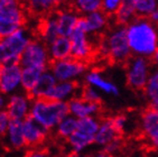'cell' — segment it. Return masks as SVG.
Listing matches in <instances>:
<instances>
[{
	"label": "cell",
	"mask_w": 158,
	"mask_h": 157,
	"mask_svg": "<svg viewBox=\"0 0 158 157\" xmlns=\"http://www.w3.org/2000/svg\"><path fill=\"white\" fill-rule=\"evenodd\" d=\"M126 28L132 55L152 58L158 49V25L150 17L137 16Z\"/></svg>",
	"instance_id": "6da1fadb"
},
{
	"label": "cell",
	"mask_w": 158,
	"mask_h": 157,
	"mask_svg": "<svg viewBox=\"0 0 158 157\" xmlns=\"http://www.w3.org/2000/svg\"><path fill=\"white\" fill-rule=\"evenodd\" d=\"M23 128H24L26 146L28 147H37L43 144L48 131L31 117H28L23 120Z\"/></svg>",
	"instance_id": "2e32d148"
},
{
	"label": "cell",
	"mask_w": 158,
	"mask_h": 157,
	"mask_svg": "<svg viewBox=\"0 0 158 157\" xmlns=\"http://www.w3.org/2000/svg\"><path fill=\"white\" fill-rule=\"evenodd\" d=\"M79 24L90 35L100 34L108 26V15L103 10H95V11L85 14L83 17H81Z\"/></svg>",
	"instance_id": "e0dca14e"
},
{
	"label": "cell",
	"mask_w": 158,
	"mask_h": 157,
	"mask_svg": "<svg viewBox=\"0 0 158 157\" xmlns=\"http://www.w3.org/2000/svg\"><path fill=\"white\" fill-rule=\"evenodd\" d=\"M119 149H120V139L111 142L109 145H106V147H103V151L102 153L104 154V156L106 155H113L116 154V153H118Z\"/></svg>",
	"instance_id": "d590c367"
},
{
	"label": "cell",
	"mask_w": 158,
	"mask_h": 157,
	"mask_svg": "<svg viewBox=\"0 0 158 157\" xmlns=\"http://www.w3.org/2000/svg\"><path fill=\"white\" fill-rule=\"evenodd\" d=\"M51 71L57 78V81H74L76 82L88 72L86 63L84 61L70 56L63 60L53 61Z\"/></svg>",
	"instance_id": "9c48e42d"
},
{
	"label": "cell",
	"mask_w": 158,
	"mask_h": 157,
	"mask_svg": "<svg viewBox=\"0 0 158 157\" xmlns=\"http://www.w3.org/2000/svg\"><path fill=\"white\" fill-rule=\"evenodd\" d=\"M31 40V32L25 27L0 38V65L19 63L23 52Z\"/></svg>",
	"instance_id": "277c9868"
},
{
	"label": "cell",
	"mask_w": 158,
	"mask_h": 157,
	"mask_svg": "<svg viewBox=\"0 0 158 157\" xmlns=\"http://www.w3.org/2000/svg\"><path fill=\"white\" fill-rule=\"evenodd\" d=\"M149 107L158 109V69H152L148 83L143 89Z\"/></svg>",
	"instance_id": "f1b7e54d"
},
{
	"label": "cell",
	"mask_w": 158,
	"mask_h": 157,
	"mask_svg": "<svg viewBox=\"0 0 158 157\" xmlns=\"http://www.w3.org/2000/svg\"><path fill=\"white\" fill-rule=\"evenodd\" d=\"M69 111L72 116L77 119L85 117L98 116L101 112V103L92 102L84 99L81 95H76L72 100L69 101Z\"/></svg>",
	"instance_id": "5bb4252c"
},
{
	"label": "cell",
	"mask_w": 158,
	"mask_h": 157,
	"mask_svg": "<svg viewBox=\"0 0 158 157\" xmlns=\"http://www.w3.org/2000/svg\"><path fill=\"white\" fill-rule=\"evenodd\" d=\"M79 85L74 81H57L49 94V99L69 102L77 95Z\"/></svg>",
	"instance_id": "603a6c76"
},
{
	"label": "cell",
	"mask_w": 158,
	"mask_h": 157,
	"mask_svg": "<svg viewBox=\"0 0 158 157\" xmlns=\"http://www.w3.org/2000/svg\"><path fill=\"white\" fill-rule=\"evenodd\" d=\"M56 83H57V78H55L52 71L51 70H45V71H43L40 80L36 83V85L34 87L33 90L29 92V94H31V97L33 99L49 98V94H51V92H52L53 88L55 87Z\"/></svg>",
	"instance_id": "44dd1931"
},
{
	"label": "cell",
	"mask_w": 158,
	"mask_h": 157,
	"mask_svg": "<svg viewBox=\"0 0 158 157\" xmlns=\"http://www.w3.org/2000/svg\"><path fill=\"white\" fill-rule=\"evenodd\" d=\"M81 97L92 102H101V92L92 85H85L81 91Z\"/></svg>",
	"instance_id": "1f68e13d"
},
{
	"label": "cell",
	"mask_w": 158,
	"mask_h": 157,
	"mask_svg": "<svg viewBox=\"0 0 158 157\" xmlns=\"http://www.w3.org/2000/svg\"><path fill=\"white\" fill-rule=\"evenodd\" d=\"M43 73V70L31 66H23L21 72V88L26 92H31L36 85Z\"/></svg>",
	"instance_id": "83f0119b"
},
{
	"label": "cell",
	"mask_w": 158,
	"mask_h": 157,
	"mask_svg": "<svg viewBox=\"0 0 158 157\" xmlns=\"http://www.w3.org/2000/svg\"><path fill=\"white\" fill-rule=\"evenodd\" d=\"M52 61H58L72 56V44L70 37L58 36L47 44Z\"/></svg>",
	"instance_id": "7402d4cb"
},
{
	"label": "cell",
	"mask_w": 158,
	"mask_h": 157,
	"mask_svg": "<svg viewBox=\"0 0 158 157\" xmlns=\"http://www.w3.org/2000/svg\"><path fill=\"white\" fill-rule=\"evenodd\" d=\"M26 14L20 0H0V38L24 27Z\"/></svg>",
	"instance_id": "8992f818"
},
{
	"label": "cell",
	"mask_w": 158,
	"mask_h": 157,
	"mask_svg": "<svg viewBox=\"0 0 158 157\" xmlns=\"http://www.w3.org/2000/svg\"><path fill=\"white\" fill-rule=\"evenodd\" d=\"M152 61L154 66H155L156 69H158V49H157V52H156L155 54H154V56L152 57Z\"/></svg>",
	"instance_id": "f35d334b"
},
{
	"label": "cell",
	"mask_w": 158,
	"mask_h": 157,
	"mask_svg": "<svg viewBox=\"0 0 158 157\" xmlns=\"http://www.w3.org/2000/svg\"><path fill=\"white\" fill-rule=\"evenodd\" d=\"M28 92H16L8 95L7 99L6 111L9 115L10 119L14 120H25L31 115V108L33 100L29 97Z\"/></svg>",
	"instance_id": "7c38bea8"
},
{
	"label": "cell",
	"mask_w": 158,
	"mask_h": 157,
	"mask_svg": "<svg viewBox=\"0 0 158 157\" xmlns=\"http://www.w3.org/2000/svg\"><path fill=\"white\" fill-rule=\"evenodd\" d=\"M100 121L98 116L79 119L77 129L72 136L66 139L69 148L73 154H82L92 144H94L95 134L99 129Z\"/></svg>",
	"instance_id": "5b68a950"
},
{
	"label": "cell",
	"mask_w": 158,
	"mask_h": 157,
	"mask_svg": "<svg viewBox=\"0 0 158 157\" xmlns=\"http://www.w3.org/2000/svg\"><path fill=\"white\" fill-rule=\"evenodd\" d=\"M137 16L152 17L158 7V0H134Z\"/></svg>",
	"instance_id": "f546056e"
},
{
	"label": "cell",
	"mask_w": 158,
	"mask_h": 157,
	"mask_svg": "<svg viewBox=\"0 0 158 157\" xmlns=\"http://www.w3.org/2000/svg\"><path fill=\"white\" fill-rule=\"evenodd\" d=\"M149 144H150V146H152V148H155L156 151H158V140H154V142H150Z\"/></svg>",
	"instance_id": "60d3db41"
},
{
	"label": "cell",
	"mask_w": 158,
	"mask_h": 157,
	"mask_svg": "<svg viewBox=\"0 0 158 157\" xmlns=\"http://www.w3.org/2000/svg\"><path fill=\"white\" fill-rule=\"evenodd\" d=\"M121 137V134L116 128L112 121V118H106L100 121V126L95 134L94 144L100 147H106L111 142L119 140Z\"/></svg>",
	"instance_id": "ac0fdd59"
},
{
	"label": "cell",
	"mask_w": 158,
	"mask_h": 157,
	"mask_svg": "<svg viewBox=\"0 0 158 157\" xmlns=\"http://www.w3.org/2000/svg\"><path fill=\"white\" fill-rule=\"evenodd\" d=\"M7 95L5 93H2L1 91H0V111L1 110H6V106H7V99L6 98Z\"/></svg>",
	"instance_id": "8d00e7d4"
},
{
	"label": "cell",
	"mask_w": 158,
	"mask_h": 157,
	"mask_svg": "<svg viewBox=\"0 0 158 157\" xmlns=\"http://www.w3.org/2000/svg\"><path fill=\"white\" fill-rule=\"evenodd\" d=\"M64 0H26L27 8L35 15H45L53 11Z\"/></svg>",
	"instance_id": "484cf974"
},
{
	"label": "cell",
	"mask_w": 158,
	"mask_h": 157,
	"mask_svg": "<svg viewBox=\"0 0 158 157\" xmlns=\"http://www.w3.org/2000/svg\"><path fill=\"white\" fill-rule=\"evenodd\" d=\"M99 51L114 63H126L132 56L126 26L118 25L116 28L110 30L101 40Z\"/></svg>",
	"instance_id": "3957f363"
},
{
	"label": "cell",
	"mask_w": 158,
	"mask_h": 157,
	"mask_svg": "<svg viewBox=\"0 0 158 157\" xmlns=\"http://www.w3.org/2000/svg\"><path fill=\"white\" fill-rule=\"evenodd\" d=\"M21 72L23 66L20 63H10L1 65L0 74V91L8 97L10 94L20 91Z\"/></svg>",
	"instance_id": "8fae6325"
},
{
	"label": "cell",
	"mask_w": 158,
	"mask_h": 157,
	"mask_svg": "<svg viewBox=\"0 0 158 157\" xmlns=\"http://www.w3.org/2000/svg\"><path fill=\"white\" fill-rule=\"evenodd\" d=\"M38 33L42 40L48 44L52 40H54L56 37L61 36L60 35V30H58L57 19L55 14H51L46 17L44 20L40 23V28H38Z\"/></svg>",
	"instance_id": "cb8c5ba5"
},
{
	"label": "cell",
	"mask_w": 158,
	"mask_h": 157,
	"mask_svg": "<svg viewBox=\"0 0 158 157\" xmlns=\"http://www.w3.org/2000/svg\"><path fill=\"white\" fill-rule=\"evenodd\" d=\"M48 46L42 39H31L21 54L19 63L21 66H31L47 70L51 62Z\"/></svg>",
	"instance_id": "ba28073f"
},
{
	"label": "cell",
	"mask_w": 158,
	"mask_h": 157,
	"mask_svg": "<svg viewBox=\"0 0 158 157\" xmlns=\"http://www.w3.org/2000/svg\"><path fill=\"white\" fill-rule=\"evenodd\" d=\"M3 138H5V142L7 144V146L11 149H16V151L23 149L26 146L23 121L11 119Z\"/></svg>",
	"instance_id": "ffe728a7"
},
{
	"label": "cell",
	"mask_w": 158,
	"mask_h": 157,
	"mask_svg": "<svg viewBox=\"0 0 158 157\" xmlns=\"http://www.w3.org/2000/svg\"><path fill=\"white\" fill-rule=\"evenodd\" d=\"M10 121H11V119H10L9 115L7 113L6 110H1L0 111V137L5 136Z\"/></svg>",
	"instance_id": "e575fe53"
},
{
	"label": "cell",
	"mask_w": 158,
	"mask_h": 157,
	"mask_svg": "<svg viewBox=\"0 0 158 157\" xmlns=\"http://www.w3.org/2000/svg\"><path fill=\"white\" fill-rule=\"evenodd\" d=\"M31 156L34 157H43V156H46L45 155V151H42V149H38V148H35L31 151Z\"/></svg>",
	"instance_id": "74e56055"
},
{
	"label": "cell",
	"mask_w": 158,
	"mask_h": 157,
	"mask_svg": "<svg viewBox=\"0 0 158 157\" xmlns=\"http://www.w3.org/2000/svg\"><path fill=\"white\" fill-rule=\"evenodd\" d=\"M71 44H72V56L77 60L88 61L93 55V45L90 39V34L84 29L80 24L70 36Z\"/></svg>",
	"instance_id": "30bf717a"
},
{
	"label": "cell",
	"mask_w": 158,
	"mask_h": 157,
	"mask_svg": "<svg viewBox=\"0 0 158 157\" xmlns=\"http://www.w3.org/2000/svg\"><path fill=\"white\" fill-rule=\"evenodd\" d=\"M140 130L149 142L158 140V109L148 107L145 109L139 119Z\"/></svg>",
	"instance_id": "9a60e30c"
},
{
	"label": "cell",
	"mask_w": 158,
	"mask_h": 157,
	"mask_svg": "<svg viewBox=\"0 0 158 157\" xmlns=\"http://www.w3.org/2000/svg\"><path fill=\"white\" fill-rule=\"evenodd\" d=\"M150 18H152V20L155 21L156 24L158 25V7H157V9L155 10V12H154V14L152 15V17H150Z\"/></svg>",
	"instance_id": "ab89813d"
},
{
	"label": "cell",
	"mask_w": 158,
	"mask_h": 157,
	"mask_svg": "<svg viewBox=\"0 0 158 157\" xmlns=\"http://www.w3.org/2000/svg\"><path fill=\"white\" fill-rule=\"evenodd\" d=\"M84 81L86 84L92 85L95 89L100 91L101 93L106 94V95H112L117 97L120 94L118 85L113 81L106 78V76L98 70H91L88 71L86 74L84 75Z\"/></svg>",
	"instance_id": "4fadbf2b"
},
{
	"label": "cell",
	"mask_w": 158,
	"mask_h": 157,
	"mask_svg": "<svg viewBox=\"0 0 158 157\" xmlns=\"http://www.w3.org/2000/svg\"><path fill=\"white\" fill-rule=\"evenodd\" d=\"M76 10L83 15L101 9L102 0H72Z\"/></svg>",
	"instance_id": "4dcf8cb0"
},
{
	"label": "cell",
	"mask_w": 158,
	"mask_h": 157,
	"mask_svg": "<svg viewBox=\"0 0 158 157\" xmlns=\"http://www.w3.org/2000/svg\"><path fill=\"white\" fill-rule=\"evenodd\" d=\"M112 121L113 124H114V126H116V128L119 130V133L122 134L127 129L129 118H128V116L123 115V113H119V115L112 117Z\"/></svg>",
	"instance_id": "836d02e7"
},
{
	"label": "cell",
	"mask_w": 158,
	"mask_h": 157,
	"mask_svg": "<svg viewBox=\"0 0 158 157\" xmlns=\"http://www.w3.org/2000/svg\"><path fill=\"white\" fill-rule=\"evenodd\" d=\"M77 125H79V119L72 116L71 113H69L56 126V128H55L56 135L60 138L67 139L75 133V130L77 129Z\"/></svg>",
	"instance_id": "4316f807"
},
{
	"label": "cell",
	"mask_w": 158,
	"mask_h": 157,
	"mask_svg": "<svg viewBox=\"0 0 158 157\" xmlns=\"http://www.w3.org/2000/svg\"><path fill=\"white\" fill-rule=\"evenodd\" d=\"M70 113L69 103L49 98H37L31 102V115L33 119L49 130L56 128L58 122Z\"/></svg>",
	"instance_id": "7a4b0ae2"
},
{
	"label": "cell",
	"mask_w": 158,
	"mask_h": 157,
	"mask_svg": "<svg viewBox=\"0 0 158 157\" xmlns=\"http://www.w3.org/2000/svg\"><path fill=\"white\" fill-rule=\"evenodd\" d=\"M55 15L57 19L60 35L70 37L81 18L79 16V11L76 9H61L57 12H55Z\"/></svg>",
	"instance_id": "d6986e66"
},
{
	"label": "cell",
	"mask_w": 158,
	"mask_h": 157,
	"mask_svg": "<svg viewBox=\"0 0 158 157\" xmlns=\"http://www.w3.org/2000/svg\"><path fill=\"white\" fill-rule=\"evenodd\" d=\"M137 17L134 0H122V3L118 11L114 14V19L118 25L127 26L130 21Z\"/></svg>",
	"instance_id": "d4e9b609"
},
{
	"label": "cell",
	"mask_w": 158,
	"mask_h": 157,
	"mask_svg": "<svg viewBox=\"0 0 158 157\" xmlns=\"http://www.w3.org/2000/svg\"><path fill=\"white\" fill-rule=\"evenodd\" d=\"M152 58L132 55L126 62V83L135 91L143 90L152 72Z\"/></svg>",
	"instance_id": "52a82bcc"
},
{
	"label": "cell",
	"mask_w": 158,
	"mask_h": 157,
	"mask_svg": "<svg viewBox=\"0 0 158 157\" xmlns=\"http://www.w3.org/2000/svg\"><path fill=\"white\" fill-rule=\"evenodd\" d=\"M0 74H1V65H0Z\"/></svg>",
	"instance_id": "b9f144b4"
},
{
	"label": "cell",
	"mask_w": 158,
	"mask_h": 157,
	"mask_svg": "<svg viewBox=\"0 0 158 157\" xmlns=\"http://www.w3.org/2000/svg\"><path fill=\"white\" fill-rule=\"evenodd\" d=\"M121 3L122 0H102L101 10H103L108 16H114Z\"/></svg>",
	"instance_id": "d6a6232c"
}]
</instances>
